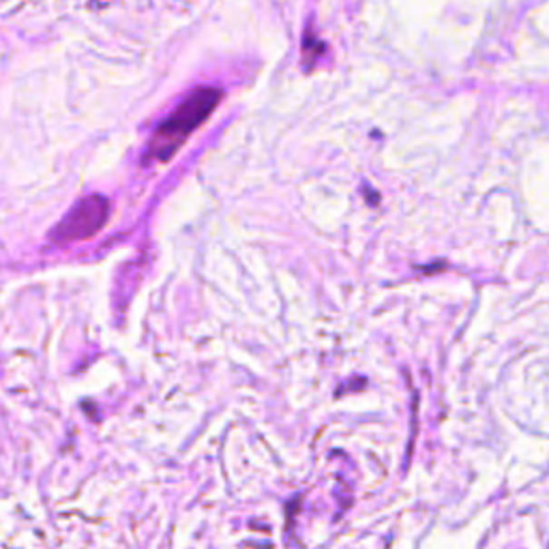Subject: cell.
Wrapping results in <instances>:
<instances>
[{
	"label": "cell",
	"mask_w": 549,
	"mask_h": 549,
	"mask_svg": "<svg viewBox=\"0 0 549 549\" xmlns=\"http://www.w3.org/2000/svg\"><path fill=\"white\" fill-rule=\"evenodd\" d=\"M221 91L212 86H198L187 94L182 102L176 105V110L155 129L149 149H146V159L155 162H168L176 151L185 144V140L196 129L202 125L215 105L220 103Z\"/></svg>",
	"instance_id": "6da1fadb"
},
{
	"label": "cell",
	"mask_w": 549,
	"mask_h": 549,
	"mask_svg": "<svg viewBox=\"0 0 549 549\" xmlns=\"http://www.w3.org/2000/svg\"><path fill=\"white\" fill-rule=\"evenodd\" d=\"M110 215V202L103 196H86L74 204L67 215L52 230L50 240L56 245L78 243L94 236L105 226Z\"/></svg>",
	"instance_id": "7a4b0ae2"
}]
</instances>
